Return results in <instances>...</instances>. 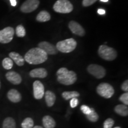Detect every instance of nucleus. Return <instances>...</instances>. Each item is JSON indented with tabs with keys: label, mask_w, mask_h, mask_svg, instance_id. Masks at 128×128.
Listing matches in <instances>:
<instances>
[{
	"label": "nucleus",
	"mask_w": 128,
	"mask_h": 128,
	"mask_svg": "<svg viewBox=\"0 0 128 128\" xmlns=\"http://www.w3.org/2000/svg\"><path fill=\"white\" fill-rule=\"evenodd\" d=\"M48 58V54L39 48H33L26 54L24 59L29 64L38 65L46 61Z\"/></svg>",
	"instance_id": "f257e3e1"
},
{
	"label": "nucleus",
	"mask_w": 128,
	"mask_h": 128,
	"mask_svg": "<svg viewBox=\"0 0 128 128\" xmlns=\"http://www.w3.org/2000/svg\"><path fill=\"white\" fill-rule=\"evenodd\" d=\"M57 80L60 84L65 86L74 84L77 80V76L75 72L69 71L66 68H61L56 72Z\"/></svg>",
	"instance_id": "f03ea898"
},
{
	"label": "nucleus",
	"mask_w": 128,
	"mask_h": 128,
	"mask_svg": "<svg viewBox=\"0 0 128 128\" xmlns=\"http://www.w3.org/2000/svg\"><path fill=\"white\" fill-rule=\"evenodd\" d=\"M77 45L76 40L73 38H70L64 40L60 41L57 43V50L62 53H70L75 50Z\"/></svg>",
	"instance_id": "7ed1b4c3"
},
{
	"label": "nucleus",
	"mask_w": 128,
	"mask_h": 128,
	"mask_svg": "<svg viewBox=\"0 0 128 128\" xmlns=\"http://www.w3.org/2000/svg\"><path fill=\"white\" fill-rule=\"evenodd\" d=\"M98 54L102 59L108 61L114 60L117 58L118 54L113 48L106 45H101L98 48Z\"/></svg>",
	"instance_id": "20e7f679"
},
{
	"label": "nucleus",
	"mask_w": 128,
	"mask_h": 128,
	"mask_svg": "<svg viewBox=\"0 0 128 128\" xmlns=\"http://www.w3.org/2000/svg\"><path fill=\"white\" fill-rule=\"evenodd\" d=\"M53 8L58 13L67 14L72 12L73 6L68 0H58L54 4Z\"/></svg>",
	"instance_id": "39448f33"
},
{
	"label": "nucleus",
	"mask_w": 128,
	"mask_h": 128,
	"mask_svg": "<svg viewBox=\"0 0 128 128\" xmlns=\"http://www.w3.org/2000/svg\"><path fill=\"white\" fill-rule=\"evenodd\" d=\"M97 92L105 98H111L114 93V90L111 85L108 83H101L97 86Z\"/></svg>",
	"instance_id": "423d86ee"
},
{
	"label": "nucleus",
	"mask_w": 128,
	"mask_h": 128,
	"mask_svg": "<svg viewBox=\"0 0 128 128\" xmlns=\"http://www.w3.org/2000/svg\"><path fill=\"white\" fill-rule=\"evenodd\" d=\"M88 72L97 79H101L104 77L106 74V71L104 67L97 64L90 65L87 68Z\"/></svg>",
	"instance_id": "0eeeda50"
},
{
	"label": "nucleus",
	"mask_w": 128,
	"mask_h": 128,
	"mask_svg": "<svg viewBox=\"0 0 128 128\" xmlns=\"http://www.w3.org/2000/svg\"><path fill=\"white\" fill-rule=\"evenodd\" d=\"M14 30L12 27H7L0 30V43L8 44L13 39Z\"/></svg>",
	"instance_id": "6e6552de"
},
{
	"label": "nucleus",
	"mask_w": 128,
	"mask_h": 128,
	"mask_svg": "<svg viewBox=\"0 0 128 128\" xmlns=\"http://www.w3.org/2000/svg\"><path fill=\"white\" fill-rule=\"evenodd\" d=\"M39 4V0H26L21 6L20 10L24 13H30L36 10Z\"/></svg>",
	"instance_id": "1a4fd4ad"
},
{
	"label": "nucleus",
	"mask_w": 128,
	"mask_h": 128,
	"mask_svg": "<svg viewBox=\"0 0 128 128\" xmlns=\"http://www.w3.org/2000/svg\"><path fill=\"white\" fill-rule=\"evenodd\" d=\"M33 94L34 97L37 100H40L43 98L44 95V88L40 81H35L33 84Z\"/></svg>",
	"instance_id": "9d476101"
},
{
	"label": "nucleus",
	"mask_w": 128,
	"mask_h": 128,
	"mask_svg": "<svg viewBox=\"0 0 128 128\" xmlns=\"http://www.w3.org/2000/svg\"><path fill=\"white\" fill-rule=\"evenodd\" d=\"M38 48L46 52L48 55H55L58 52L56 46L48 42H42L38 44Z\"/></svg>",
	"instance_id": "9b49d317"
},
{
	"label": "nucleus",
	"mask_w": 128,
	"mask_h": 128,
	"mask_svg": "<svg viewBox=\"0 0 128 128\" xmlns=\"http://www.w3.org/2000/svg\"><path fill=\"white\" fill-rule=\"evenodd\" d=\"M68 27L74 34L80 36H84L86 34V32H85L84 28L77 22H74V21H71L69 23Z\"/></svg>",
	"instance_id": "f8f14e48"
},
{
	"label": "nucleus",
	"mask_w": 128,
	"mask_h": 128,
	"mask_svg": "<svg viewBox=\"0 0 128 128\" xmlns=\"http://www.w3.org/2000/svg\"><path fill=\"white\" fill-rule=\"evenodd\" d=\"M6 78L9 82L14 85L20 84L22 81V76L15 71H9L6 74Z\"/></svg>",
	"instance_id": "ddd939ff"
},
{
	"label": "nucleus",
	"mask_w": 128,
	"mask_h": 128,
	"mask_svg": "<svg viewBox=\"0 0 128 128\" xmlns=\"http://www.w3.org/2000/svg\"><path fill=\"white\" fill-rule=\"evenodd\" d=\"M7 97L12 103H18L22 100V95L17 90L12 89L7 93Z\"/></svg>",
	"instance_id": "4468645a"
},
{
	"label": "nucleus",
	"mask_w": 128,
	"mask_h": 128,
	"mask_svg": "<svg viewBox=\"0 0 128 128\" xmlns=\"http://www.w3.org/2000/svg\"><path fill=\"white\" fill-rule=\"evenodd\" d=\"M30 76L32 78H46L48 76V72L44 68H36L32 70L29 73Z\"/></svg>",
	"instance_id": "2eb2a0df"
},
{
	"label": "nucleus",
	"mask_w": 128,
	"mask_h": 128,
	"mask_svg": "<svg viewBox=\"0 0 128 128\" xmlns=\"http://www.w3.org/2000/svg\"><path fill=\"white\" fill-rule=\"evenodd\" d=\"M10 58H11L18 66H22L24 64L25 60L24 58L21 56L18 53L15 52H12L9 54Z\"/></svg>",
	"instance_id": "dca6fc26"
},
{
	"label": "nucleus",
	"mask_w": 128,
	"mask_h": 128,
	"mask_svg": "<svg viewBox=\"0 0 128 128\" xmlns=\"http://www.w3.org/2000/svg\"><path fill=\"white\" fill-rule=\"evenodd\" d=\"M56 96L51 91H46L45 92V102L48 107H52L55 104Z\"/></svg>",
	"instance_id": "f3484780"
},
{
	"label": "nucleus",
	"mask_w": 128,
	"mask_h": 128,
	"mask_svg": "<svg viewBox=\"0 0 128 128\" xmlns=\"http://www.w3.org/2000/svg\"><path fill=\"white\" fill-rule=\"evenodd\" d=\"M43 124L44 128H54L56 126V122L52 117L45 116L42 119Z\"/></svg>",
	"instance_id": "a211bd4d"
},
{
	"label": "nucleus",
	"mask_w": 128,
	"mask_h": 128,
	"mask_svg": "<svg viewBox=\"0 0 128 128\" xmlns=\"http://www.w3.org/2000/svg\"><path fill=\"white\" fill-rule=\"evenodd\" d=\"M114 111L117 114L122 116H127L128 115V108L127 106L119 104L114 108Z\"/></svg>",
	"instance_id": "6ab92c4d"
},
{
	"label": "nucleus",
	"mask_w": 128,
	"mask_h": 128,
	"mask_svg": "<svg viewBox=\"0 0 128 128\" xmlns=\"http://www.w3.org/2000/svg\"><path fill=\"white\" fill-rule=\"evenodd\" d=\"M50 20V15L46 11H42L38 14L36 20L39 22H46Z\"/></svg>",
	"instance_id": "aec40b11"
},
{
	"label": "nucleus",
	"mask_w": 128,
	"mask_h": 128,
	"mask_svg": "<svg viewBox=\"0 0 128 128\" xmlns=\"http://www.w3.org/2000/svg\"><path fill=\"white\" fill-rule=\"evenodd\" d=\"M16 124L14 119L12 118H7L4 119L2 128H16Z\"/></svg>",
	"instance_id": "412c9836"
},
{
	"label": "nucleus",
	"mask_w": 128,
	"mask_h": 128,
	"mask_svg": "<svg viewBox=\"0 0 128 128\" xmlns=\"http://www.w3.org/2000/svg\"><path fill=\"white\" fill-rule=\"evenodd\" d=\"M62 97L66 100H68L74 97H77L80 96L79 92L76 91L74 92H64L62 94Z\"/></svg>",
	"instance_id": "4be33fe9"
},
{
	"label": "nucleus",
	"mask_w": 128,
	"mask_h": 128,
	"mask_svg": "<svg viewBox=\"0 0 128 128\" xmlns=\"http://www.w3.org/2000/svg\"><path fill=\"white\" fill-rule=\"evenodd\" d=\"M2 65L3 68L6 70H11L13 66V61L10 58H6L2 60Z\"/></svg>",
	"instance_id": "5701e85b"
},
{
	"label": "nucleus",
	"mask_w": 128,
	"mask_h": 128,
	"mask_svg": "<svg viewBox=\"0 0 128 128\" xmlns=\"http://www.w3.org/2000/svg\"><path fill=\"white\" fill-rule=\"evenodd\" d=\"M34 126V122L30 118H27L22 123V128H33Z\"/></svg>",
	"instance_id": "b1692460"
},
{
	"label": "nucleus",
	"mask_w": 128,
	"mask_h": 128,
	"mask_svg": "<svg viewBox=\"0 0 128 128\" xmlns=\"http://www.w3.org/2000/svg\"><path fill=\"white\" fill-rule=\"evenodd\" d=\"M87 118L92 122H96L98 120V115L95 112L94 108H92V112L87 115Z\"/></svg>",
	"instance_id": "393cba45"
},
{
	"label": "nucleus",
	"mask_w": 128,
	"mask_h": 128,
	"mask_svg": "<svg viewBox=\"0 0 128 128\" xmlns=\"http://www.w3.org/2000/svg\"><path fill=\"white\" fill-rule=\"evenodd\" d=\"M16 35L19 38H23L26 36V30L22 25L17 26L16 29Z\"/></svg>",
	"instance_id": "a878e982"
},
{
	"label": "nucleus",
	"mask_w": 128,
	"mask_h": 128,
	"mask_svg": "<svg viewBox=\"0 0 128 128\" xmlns=\"http://www.w3.org/2000/svg\"><path fill=\"white\" fill-rule=\"evenodd\" d=\"M114 124V121L111 118H108L107 119L104 121L103 124V128H112L113 127V124Z\"/></svg>",
	"instance_id": "bb28decb"
},
{
	"label": "nucleus",
	"mask_w": 128,
	"mask_h": 128,
	"mask_svg": "<svg viewBox=\"0 0 128 128\" xmlns=\"http://www.w3.org/2000/svg\"><path fill=\"white\" fill-rule=\"evenodd\" d=\"M119 100L122 102L124 105L127 106L128 104V92H126L125 93L121 95L119 98Z\"/></svg>",
	"instance_id": "cd10ccee"
},
{
	"label": "nucleus",
	"mask_w": 128,
	"mask_h": 128,
	"mask_svg": "<svg viewBox=\"0 0 128 128\" xmlns=\"http://www.w3.org/2000/svg\"><path fill=\"white\" fill-rule=\"evenodd\" d=\"M81 110L84 114L86 115L92 112V108H90L88 106L86 105H82L81 106Z\"/></svg>",
	"instance_id": "c85d7f7f"
},
{
	"label": "nucleus",
	"mask_w": 128,
	"mask_h": 128,
	"mask_svg": "<svg viewBox=\"0 0 128 128\" xmlns=\"http://www.w3.org/2000/svg\"><path fill=\"white\" fill-rule=\"evenodd\" d=\"M97 0H83L82 6L84 7H88L94 4Z\"/></svg>",
	"instance_id": "c756f323"
},
{
	"label": "nucleus",
	"mask_w": 128,
	"mask_h": 128,
	"mask_svg": "<svg viewBox=\"0 0 128 128\" xmlns=\"http://www.w3.org/2000/svg\"><path fill=\"white\" fill-rule=\"evenodd\" d=\"M78 100L76 98V97H74V98H71V101H70V106L72 108H75L77 106L78 104Z\"/></svg>",
	"instance_id": "7c9ffc66"
},
{
	"label": "nucleus",
	"mask_w": 128,
	"mask_h": 128,
	"mask_svg": "<svg viewBox=\"0 0 128 128\" xmlns=\"http://www.w3.org/2000/svg\"><path fill=\"white\" fill-rule=\"evenodd\" d=\"M122 89L123 91L125 92H128V80H125L123 84H122Z\"/></svg>",
	"instance_id": "2f4dec72"
},
{
	"label": "nucleus",
	"mask_w": 128,
	"mask_h": 128,
	"mask_svg": "<svg viewBox=\"0 0 128 128\" xmlns=\"http://www.w3.org/2000/svg\"><path fill=\"white\" fill-rule=\"evenodd\" d=\"M97 12H98V13L99 14H100V15H102V14H104L106 13V11L102 9V8L98 9V11H97Z\"/></svg>",
	"instance_id": "473e14b6"
},
{
	"label": "nucleus",
	"mask_w": 128,
	"mask_h": 128,
	"mask_svg": "<svg viewBox=\"0 0 128 128\" xmlns=\"http://www.w3.org/2000/svg\"><path fill=\"white\" fill-rule=\"evenodd\" d=\"M10 1L11 4H12V6H14V7H15L16 5H17V2H16V0H10Z\"/></svg>",
	"instance_id": "72a5a7b5"
},
{
	"label": "nucleus",
	"mask_w": 128,
	"mask_h": 128,
	"mask_svg": "<svg viewBox=\"0 0 128 128\" xmlns=\"http://www.w3.org/2000/svg\"><path fill=\"white\" fill-rule=\"evenodd\" d=\"M33 128H43L42 126H34V127H33Z\"/></svg>",
	"instance_id": "f704fd0d"
},
{
	"label": "nucleus",
	"mask_w": 128,
	"mask_h": 128,
	"mask_svg": "<svg viewBox=\"0 0 128 128\" xmlns=\"http://www.w3.org/2000/svg\"><path fill=\"white\" fill-rule=\"evenodd\" d=\"M102 2H108V0H100Z\"/></svg>",
	"instance_id": "c9c22d12"
},
{
	"label": "nucleus",
	"mask_w": 128,
	"mask_h": 128,
	"mask_svg": "<svg viewBox=\"0 0 128 128\" xmlns=\"http://www.w3.org/2000/svg\"><path fill=\"white\" fill-rule=\"evenodd\" d=\"M114 128H120V127H119V126H118V127H115Z\"/></svg>",
	"instance_id": "e433bc0d"
},
{
	"label": "nucleus",
	"mask_w": 128,
	"mask_h": 128,
	"mask_svg": "<svg viewBox=\"0 0 128 128\" xmlns=\"http://www.w3.org/2000/svg\"><path fill=\"white\" fill-rule=\"evenodd\" d=\"M1 81H0V88H1Z\"/></svg>",
	"instance_id": "4c0bfd02"
}]
</instances>
